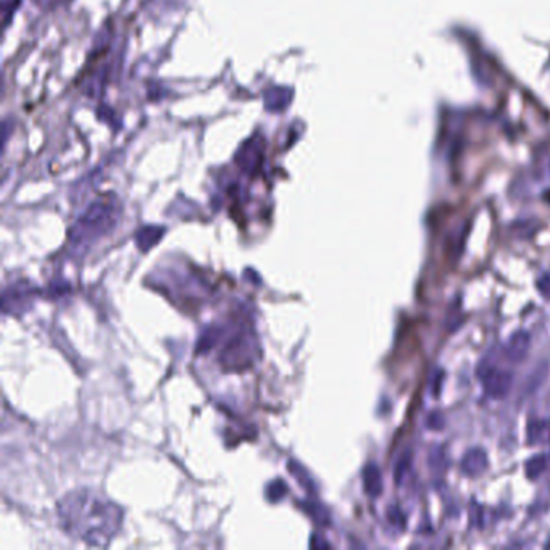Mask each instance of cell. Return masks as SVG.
I'll return each mask as SVG.
<instances>
[{"mask_svg":"<svg viewBox=\"0 0 550 550\" xmlns=\"http://www.w3.org/2000/svg\"><path fill=\"white\" fill-rule=\"evenodd\" d=\"M57 514L65 533L92 547L110 544L123 521L118 505L89 489L67 494L59 502Z\"/></svg>","mask_w":550,"mask_h":550,"instance_id":"1","label":"cell"},{"mask_svg":"<svg viewBox=\"0 0 550 550\" xmlns=\"http://www.w3.org/2000/svg\"><path fill=\"white\" fill-rule=\"evenodd\" d=\"M514 384V374L505 370L489 368L483 374V388L491 399H504Z\"/></svg>","mask_w":550,"mask_h":550,"instance_id":"2","label":"cell"},{"mask_svg":"<svg viewBox=\"0 0 550 550\" xmlns=\"http://www.w3.org/2000/svg\"><path fill=\"white\" fill-rule=\"evenodd\" d=\"M531 347V336L526 331H516L505 346V359L511 363H520L526 359Z\"/></svg>","mask_w":550,"mask_h":550,"instance_id":"3","label":"cell"},{"mask_svg":"<svg viewBox=\"0 0 550 550\" xmlns=\"http://www.w3.org/2000/svg\"><path fill=\"white\" fill-rule=\"evenodd\" d=\"M489 467L487 454L483 449H472L463 455L460 468L467 476H479L486 472Z\"/></svg>","mask_w":550,"mask_h":550,"instance_id":"4","label":"cell"},{"mask_svg":"<svg viewBox=\"0 0 550 550\" xmlns=\"http://www.w3.org/2000/svg\"><path fill=\"white\" fill-rule=\"evenodd\" d=\"M363 486L365 492L371 497H378L383 492V476H381L378 465H366L363 469Z\"/></svg>","mask_w":550,"mask_h":550,"instance_id":"5","label":"cell"},{"mask_svg":"<svg viewBox=\"0 0 550 550\" xmlns=\"http://www.w3.org/2000/svg\"><path fill=\"white\" fill-rule=\"evenodd\" d=\"M531 444H550V420H533L528 425Z\"/></svg>","mask_w":550,"mask_h":550,"instance_id":"6","label":"cell"},{"mask_svg":"<svg viewBox=\"0 0 550 550\" xmlns=\"http://www.w3.org/2000/svg\"><path fill=\"white\" fill-rule=\"evenodd\" d=\"M545 376H547V365L542 363L540 366H538V368H534L533 373H531L528 376V379H526L523 389L520 391V399L533 396V394L540 388V384L544 383Z\"/></svg>","mask_w":550,"mask_h":550,"instance_id":"7","label":"cell"},{"mask_svg":"<svg viewBox=\"0 0 550 550\" xmlns=\"http://www.w3.org/2000/svg\"><path fill=\"white\" fill-rule=\"evenodd\" d=\"M547 462H545V455H534L531 457L525 465V472L528 479H538L540 474L544 473Z\"/></svg>","mask_w":550,"mask_h":550,"instance_id":"8","label":"cell"},{"mask_svg":"<svg viewBox=\"0 0 550 550\" xmlns=\"http://www.w3.org/2000/svg\"><path fill=\"white\" fill-rule=\"evenodd\" d=\"M410 463H412V452L402 454V457L397 460L396 468H394V476H396V481L399 484H401L402 476L407 473V469L410 468Z\"/></svg>","mask_w":550,"mask_h":550,"instance_id":"9","label":"cell"},{"mask_svg":"<svg viewBox=\"0 0 550 550\" xmlns=\"http://www.w3.org/2000/svg\"><path fill=\"white\" fill-rule=\"evenodd\" d=\"M444 425H445V421H444V416L441 412H432L426 418V426L432 431H441L444 427Z\"/></svg>","mask_w":550,"mask_h":550,"instance_id":"10","label":"cell"},{"mask_svg":"<svg viewBox=\"0 0 550 550\" xmlns=\"http://www.w3.org/2000/svg\"><path fill=\"white\" fill-rule=\"evenodd\" d=\"M538 289L542 297L550 299V273H544L538 279Z\"/></svg>","mask_w":550,"mask_h":550,"instance_id":"11","label":"cell"},{"mask_svg":"<svg viewBox=\"0 0 550 550\" xmlns=\"http://www.w3.org/2000/svg\"><path fill=\"white\" fill-rule=\"evenodd\" d=\"M388 516H389V520H391L394 525L399 526L401 529H403V525H405V518H403L402 511L399 510V507H394V510L389 509Z\"/></svg>","mask_w":550,"mask_h":550,"instance_id":"12","label":"cell"}]
</instances>
